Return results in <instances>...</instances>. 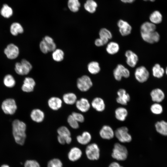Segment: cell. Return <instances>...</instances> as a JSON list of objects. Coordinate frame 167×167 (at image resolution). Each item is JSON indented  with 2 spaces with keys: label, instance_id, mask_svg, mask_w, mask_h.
Wrapping results in <instances>:
<instances>
[{
  "label": "cell",
  "instance_id": "1",
  "mask_svg": "<svg viewBox=\"0 0 167 167\" xmlns=\"http://www.w3.org/2000/svg\"><path fill=\"white\" fill-rule=\"evenodd\" d=\"M12 133L15 141L19 144L23 145L26 137V124L22 121L15 119L12 122Z\"/></svg>",
  "mask_w": 167,
  "mask_h": 167
},
{
  "label": "cell",
  "instance_id": "2",
  "mask_svg": "<svg viewBox=\"0 0 167 167\" xmlns=\"http://www.w3.org/2000/svg\"><path fill=\"white\" fill-rule=\"evenodd\" d=\"M128 154L126 147L119 143H116L114 144L111 154L113 158L119 161H123L127 158Z\"/></svg>",
  "mask_w": 167,
  "mask_h": 167
},
{
  "label": "cell",
  "instance_id": "3",
  "mask_svg": "<svg viewBox=\"0 0 167 167\" xmlns=\"http://www.w3.org/2000/svg\"><path fill=\"white\" fill-rule=\"evenodd\" d=\"M32 68L31 63L27 60L23 59L20 62H17L15 63V69L17 74L24 75L28 74Z\"/></svg>",
  "mask_w": 167,
  "mask_h": 167
},
{
  "label": "cell",
  "instance_id": "4",
  "mask_svg": "<svg viewBox=\"0 0 167 167\" xmlns=\"http://www.w3.org/2000/svg\"><path fill=\"white\" fill-rule=\"evenodd\" d=\"M114 135L121 142L129 143L132 140V137L128 132V129L126 126L118 128L114 132Z\"/></svg>",
  "mask_w": 167,
  "mask_h": 167
},
{
  "label": "cell",
  "instance_id": "5",
  "mask_svg": "<svg viewBox=\"0 0 167 167\" xmlns=\"http://www.w3.org/2000/svg\"><path fill=\"white\" fill-rule=\"evenodd\" d=\"M85 154L88 159L92 161L98 160L100 156V150L98 145L94 143L88 144L86 148Z\"/></svg>",
  "mask_w": 167,
  "mask_h": 167
},
{
  "label": "cell",
  "instance_id": "6",
  "mask_svg": "<svg viewBox=\"0 0 167 167\" xmlns=\"http://www.w3.org/2000/svg\"><path fill=\"white\" fill-rule=\"evenodd\" d=\"M77 87L81 91L85 92L88 91L92 86L93 83L90 78L84 75L79 78L77 80Z\"/></svg>",
  "mask_w": 167,
  "mask_h": 167
},
{
  "label": "cell",
  "instance_id": "7",
  "mask_svg": "<svg viewBox=\"0 0 167 167\" xmlns=\"http://www.w3.org/2000/svg\"><path fill=\"white\" fill-rule=\"evenodd\" d=\"M1 108L5 113L12 115L15 112L17 109V106L14 99L8 98L2 102Z\"/></svg>",
  "mask_w": 167,
  "mask_h": 167
},
{
  "label": "cell",
  "instance_id": "8",
  "mask_svg": "<svg viewBox=\"0 0 167 167\" xmlns=\"http://www.w3.org/2000/svg\"><path fill=\"white\" fill-rule=\"evenodd\" d=\"M113 76L117 81H120L122 77L128 78L130 75L129 70L122 64H118L114 69L113 72Z\"/></svg>",
  "mask_w": 167,
  "mask_h": 167
},
{
  "label": "cell",
  "instance_id": "9",
  "mask_svg": "<svg viewBox=\"0 0 167 167\" xmlns=\"http://www.w3.org/2000/svg\"><path fill=\"white\" fill-rule=\"evenodd\" d=\"M136 80L141 83H144L147 80L149 76V73L147 68L143 66L137 67L134 73Z\"/></svg>",
  "mask_w": 167,
  "mask_h": 167
},
{
  "label": "cell",
  "instance_id": "10",
  "mask_svg": "<svg viewBox=\"0 0 167 167\" xmlns=\"http://www.w3.org/2000/svg\"><path fill=\"white\" fill-rule=\"evenodd\" d=\"M6 57L10 59H14L18 57L19 54L18 47L13 43L8 45L4 50Z\"/></svg>",
  "mask_w": 167,
  "mask_h": 167
},
{
  "label": "cell",
  "instance_id": "11",
  "mask_svg": "<svg viewBox=\"0 0 167 167\" xmlns=\"http://www.w3.org/2000/svg\"><path fill=\"white\" fill-rule=\"evenodd\" d=\"M117 25L121 35L127 36L131 33L132 28L130 24L127 21L120 19L117 22Z\"/></svg>",
  "mask_w": 167,
  "mask_h": 167
},
{
  "label": "cell",
  "instance_id": "12",
  "mask_svg": "<svg viewBox=\"0 0 167 167\" xmlns=\"http://www.w3.org/2000/svg\"><path fill=\"white\" fill-rule=\"evenodd\" d=\"M126 58V62L127 65L131 67H134L137 65L139 61L137 54L131 50H126L125 54Z\"/></svg>",
  "mask_w": 167,
  "mask_h": 167
},
{
  "label": "cell",
  "instance_id": "13",
  "mask_svg": "<svg viewBox=\"0 0 167 167\" xmlns=\"http://www.w3.org/2000/svg\"><path fill=\"white\" fill-rule=\"evenodd\" d=\"M140 34L143 40L150 44L158 42L160 38L159 34L156 31L147 33H140Z\"/></svg>",
  "mask_w": 167,
  "mask_h": 167
},
{
  "label": "cell",
  "instance_id": "14",
  "mask_svg": "<svg viewBox=\"0 0 167 167\" xmlns=\"http://www.w3.org/2000/svg\"><path fill=\"white\" fill-rule=\"evenodd\" d=\"M117 102L122 105H126L130 100V96L126 90L122 88L119 89L117 92Z\"/></svg>",
  "mask_w": 167,
  "mask_h": 167
},
{
  "label": "cell",
  "instance_id": "15",
  "mask_svg": "<svg viewBox=\"0 0 167 167\" xmlns=\"http://www.w3.org/2000/svg\"><path fill=\"white\" fill-rule=\"evenodd\" d=\"M99 134L101 138L105 139H110L114 136V132L111 127L109 126H103L101 129Z\"/></svg>",
  "mask_w": 167,
  "mask_h": 167
},
{
  "label": "cell",
  "instance_id": "16",
  "mask_svg": "<svg viewBox=\"0 0 167 167\" xmlns=\"http://www.w3.org/2000/svg\"><path fill=\"white\" fill-rule=\"evenodd\" d=\"M75 104L76 108L80 112L83 113L89 110L91 106L88 100L85 98H81L77 100Z\"/></svg>",
  "mask_w": 167,
  "mask_h": 167
},
{
  "label": "cell",
  "instance_id": "17",
  "mask_svg": "<svg viewBox=\"0 0 167 167\" xmlns=\"http://www.w3.org/2000/svg\"><path fill=\"white\" fill-rule=\"evenodd\" d=\"M36 85L33 79L30 77H26L22 86V90L25 92H30L33 91Z\"/></svg>",
  "mask_w": 167,
  "mask_h": 167
},
{
  "label": "cell",
  "instance_id": "18",
  "mask_svg": "<svg viewBox=\"0 0 167 167\" xmlns=\"http://www.w3.org/2000/svg\"><path fill=\"white\" fill-rule=\"evenodd\" d=\"M82 155L81 150L77 147H73L69 152L67 156L71 161L75 162L79 160Z\"/></svg>",
  "mask_w": 167,
  "mask_h": 167
},
{
  "label": "cell",
  "instance_id": "19",
  "mask_svg": "<svg viewBox=\"0 0 167 167\" xmlns=\"http://www.w3.org/2000/svg\"><path fill=\"white\" fill-rule=\"evenodd\" d=\"M58 135L63 137L66 140V143L70 144L72 141L71 133L69 129L65 126H62L57 129Z\"/></svg>",
  "mask_w": 167,
  "mask_h": 167
},
{
  "label": "cell",
  "instance_id": "20",
  "mask_svg": "<svg viewBox=\"0 0 167 167\" xmlns=\"http://www.w3.org/2000/svg\"><path fill=\"white\" fill-rule=\"evenodd\" d=\"M62 100L59 97L53 96L49 99L48 101L49 107L53 110H57L62 106Z\"/></svg>",
  "mask_w": 167,
  "mask_h": 167
},
{
  "label": "cell",
  "instance_id": "21",
  "mask_svg": "<svg viewBox=\"0 0 167 167\" xmlns=\"http://www.w3.org/2000/svg\"><path fill=\"white\" fill-rule=\"evenodd\" d=\"M30 116L32 120L37 123L42 122L45 117L44 112L39 109H33L31 112Z\"/></svg>",
  "mask_w": 167,
  "mask_h": 167
},
{
  "label": "cell",
  "instance_id": "22",
  "mask_svg": "<svg viewBox=\"0 0 167 167\" xmlns=\"http://www.w3.org/2000/svg\"><path fill=\"white\" fill-rule=\"evenodd\" d=\"M150 96L153 101L158 103L163 101L165 96L163 92L158 88L152 90L150 93Z\"/></svg>",
  "mask_w": 167,
  "mask_h": 167
},
{
  "label": "cell",
  "instance_id": "23",
  "mask_svg": "<svg viewBox=\"0 0 167 167\" xmlns=\"http://www.w3.org/2000/svg\"><path fill=\"white\" fill-rule=\"evenodd\" d=\"M91 104L92 107L98 112H102L105 109V105L104 101L101 97H96L94 98Z\"/></svg>",
  "mask_w": 167,
  "mask_h": 167
},
{
  "label": "cell",
  "instance_id": "24",
  "mask_svg": "<svg viewBox=\"0 0 167 167\" xmlns=\"http://www.w3.org/2000/svg\"><path fill=\"white\" fill-rule=\"evenodd\" d=\"M92 136L89 132L87 131L83 132L82 133L76 137V140L79 144L85 145L88 144L91 141Z\"/></svg>",
  "mask_w": 167,
  "mask_h": 167
},
{
  "label": "cell",
  "instance_id": "25",
  "mask_svg": "<svg viewBox=\"0 0 167 167\" xmlns=\"http://www.w3.org/2000/svg\"><path fill=\"white\" fill-rule=\"evenodd\" d=\"M99 35V38L103 41L105 45L108 43L109 40L112 39L113 36L111 32L105 28H102L100 30Z\"/></svg>",
  "mask_w": 167,
  "mask_h": 167
},
{
  "label": "cell",
  "instance_id": "26",
  "mask_svg": "<svg viewBox=\"0 0 167 167\" xmlns=\"http://www.w3.org/2000/svg\"><path fill=\"white\" fill-rule=\"evenodd\" d=\"M128 115V111L125 108L123 107H119L115 111V115L116 118L120 121H124Z\"/></svg>",
  "mask_w": 167,
  "mask_h": 167
},
{
  "label": "cell",
  "instance_id": "27",
  "mask_svg": "<svg viewBox=\"0 0 167 167\" xmlns=\"http://www.w3.org/2000/svg\"><path fill=\"white\" fill-rule=\"evenodd\" d=\"M155 25L151 22H145L143 23L140 28V33H147L156 31Z\"/></svg>",
  "mask_w": 167,
  "mask_h": 167
},
{
  "label": "cell",
  "instance_id": "28",
  "mask_svg": "<svg viewBox=\"0 0 167 167\" xmlns=\"http://www.w3.org/2000/svg\"><path fill=\"white\" fill-rule=\"evenodd\" d=\"M156 131L160 134L167 136V122L162 120L157 122L155 124Z\"/></svg>",
  "mask_w": 167,
  "mask_h": 167
},
{
  "label": "cell",
  "instance_id": "29",
  "mask_svg": "<svg viewBox=\"0 0 167 167\" xmlns=\"http://www.w3.org/2000/svg\"><path fill=\"white\" fill-rule=\"evenodd\" d=\"M62 100L65 104L72 105L75 103L77 101V97L74 93L68 92L63 95Z\"/></svg>",
  "mask_w": 167,
  "mask_h": 167
},
{
  "label": "cell",
  "instance_id": "30",
  "mask_svg": "<svg viewBox=\"0 0 167 167\" xmlns=\"http://www.w3.org/2000/svg\"><path fill=\"white\" fill-rule=\"evenodd\" d=\"M119 44L114 41L108 43L106 48L107 52L110 55H114L117 54L119 51Z\"/></svg>",
  "mask_w": 167,
  "mask_h": 167
},
{
  "label": "cell",
  "instance_id": "31",
  "mask_svg": "<svg viewBox=\"0 0 167 167\" xmlns=\"http://www.w3.org/2000/svg\"><path fill=\"white\" fill-rule=\"evenodd\" d=\"M87 69L88 72L92 75L96 74L101 71L99 63L96 61H92L89 62L87 65Z\"/></svg>",
  "mask_w": 167,
  "mask_h": 167
},
{
  "label": "cell",
  "instance_id": "32",
  "mask_svg": "<svg viewBox=\"0 0 167 167\" xmlns=\"http://www.w3.org/2000/svg\"><path fill=\"white\" fill-rule=\"evenodd\" d=\"M10 31L11 34L16 36L18 34L22 33L24 32V29L22 26L18 22H14L11 24Z\"/></svg>",
  "mask_w": 167,
  "mask_h": 167
},
{
  "label": "cell",
  "instance_id": "33",
  "mask_svg": "<svg viewBox=\"0 0 167 167\" xmlns=\"http://www.w3.org/2000/svg\"><path fill=\"white\" fill-rule=\"evenodd\" d=\"M162 19V16L161 13L158 11L153 12L149 16V20L150 22L154 24H158L161 23Z\"/></svg>",
  "mask_w": 167,
  "mask_h": 167
},
{
  "label": "cell",
  "instance_id": "34",
  "mask_svg": "<svg viewBox=\"0 0 167 167\" xmlns=\"http://www.w3.org/2000/svg\"><path fill=\"white\" fill-rule=\"evenodd\" d=\"M97 6V3L93 0H87L84 4L85 9L91 13L96 11Z\"/></svg>",
  "mask_w": 167,
  "mask_h": 167
},
{
  "label": "cell",
  "instance_id": "35",
  "mask_svg": "<svg viewBox=\"0 0 167 167\" xmlns=\"http://www.w3.org/2000/svg\"><path fill=\"white\" fill-rule=\"evenodd\" d=\"M1 15L3 17L8 18L13 15V11L12 8L7 4H4L0 11Z\"/></svg>",
  "mask_w": 167,
  "mask_h": 167
},
{
  "label": "cell",
  "instance_id": "36",
  "mask_svg": "<svg viewBox=\"0 0 167 167\" xmlns=\"http://www.w3.org/2000/svg\"><path fill=\"white\" fill-rule=\"evenodd\" d=\"M64 53L61 49H56L53 52L52 57L53 59L57 62L62 61L64 58Z\"/></svg>",
  "mask_w": 167,
  "mask_h": 167
},
{
  "label": "cell",
  "instance_id": "37",
  "mask_svg": "<svg viewBox=\"0 0 167 167\" xmlns=\"http://www.w3.org/2000/svg\"><path fill=\"white\" fill-rule=\"evenodd\" d=\"M152 72L154 77L159 78L163 76L165 71L164 69L159 64H156L152 68Z\"/></svg>",
  "mask_w": 167,
  "mask_h": 167
},
{
  "label": "cell",
  "instance_id": "38",
  "mask_svg": "<svg viewBox=\"0 0 167 167\" xmlns=\"http://www.w3.org/2000/svg\"><path fill=\"white\" fill-rule=\"evenodd\" d=\"M3 83L7 87L11 88L15 86V81L13 76L10 74L6 75L3 79Z\"/></svg>",
  "mask_w": 167,
  "mask_h": 167
},
{
  "label": "cell",
  "instance_id": "39",
  "mask_svg": "<svg viewBox=\"0 0 167 167\" xmlns=\"http://www.w3.org/2000/svg\"><path fill=\"white\" fill-rule=\"evenodd\" d=\"M80 3L79 0H68V6L69 8L72 12L78 11L80 6Z\"/></svg>",
  "mask_w": 167,
  "mask_h": 167
},
{
  "label": "cell",
  "instance_id": "40",
  "mask_svg": "<svg viewBox=\"0 0 167 167\" xmlns=\"http://www.w3.org/2000/svg\"><path fill=\"white\" fill-rule=\"evenodd\" d=\"M151 112L155 114H161L163 112V109L161 105L158 103L153 104L151 106Z\"/></svg>",
  "mask_w": 167,
  "mask_h": 167
},
{
  "label": "cell",
  "instance_id": "41",
  "mask_svg": "<svg viewBox=\"0 0 167 167\" xmlns=\"http://www.w3.org/2000/svg\"><path fill=\"white\" fill-rule=\"evenodd\" d=\"M47 167H63V164L60 159L54 158L48 162Z\"/></svg>",
  "mask_w": 167,
  "mask_h": 167
},
{
  "label": "cell",
  "instance_id": "42",
  "mask_svg": "<svg viewBox=\"0 0 167 167\" xmlns=\"http://www.w3.org/2000/svg\"><path fill=\"white\" fill-rule=\"evenodd\" d=\"M67 122L70 127L74 129L79 128V123L74 118L71 114L67 118Z\"/></svg>",
  "mask_w": 167,
  "mask_h": 167
},
{
  "label": "cell",
  "instance_id": "43",
  "mask_svg": "<svg viewBox=\"0 0 167 167\" xmlns=\"http://www.w3.org/2000/svg\"><path fill=\"white\" fill-rule=\"evenodd\" d=\"M71 115L79 123H82L84 121V117L80 113L74 112L72 113Z\"/></svg>",
  "mask_w": 167,
  "mask_h": 167
},
{
  "label": "cell",
  "instance_id": "44",
  "mask_svg": "<svg viewBox=\"0 0 167 167\" xmlns=\"http://www.w3.org/2000/svg\"><path fill=\"white\" fill-rule=\"evenodd\" d=\"M24 167H41L39 163L35 160H28L25 162Z\"/></svg>",
  "mask_w": 167,
  "mask_h": 167
},
{
  "label": "cell",
  "instance_id": "45",
  "mask_svg": "<svg viewBox=\"0 0 167 167\" xmlns=\"http://www.w3.org/2000/svg\"><path fill=\"white\" fill-rule=\"evenodd\" d=\"M39 48L43 54H46L49 52L46 44L43 40L40 43Z\"/></svg>",
  "mask_w": 167,
  "mask_h": 167
},
{
  "label": "cell",
  "instance_id": "46",
  "mask_svg": "<svg viewBox=\"0 0 167 167\" xmlns=\"http://www.w3.org/2000/svg\"><path fill=\"white\" fill-rule=\"evenodd\" d=\"M94 44L97 47L102 46L105 45L103 41L99 37L95 40Z\"/></svg>",
  "mask_w": 167,
  "mask_h": 167
},
{
  "label": "cell",
  "instance_id": "47",
  "mask_svg": "<svg viewBox=\"0 0 167 167\" xmlns=\"http://www.w3.org/2000/svg\"><path fill=\"white\" fill-rule=\"evenodd\" d=\"M45 43H50L54 42L53 39L48 36H45L42 39Z\"/></svg>",
  "mask_w": 167,
  "mask_h": 167
},
{
  "label": "cell",
  "instance_id": "48",
  "mask_svg": "<svg viewBox=\"0 0 167 167\" xmlns=\"http://www.w3.org/2000/svg\"><path fill=\"white\" fill-rule=\"evenodd\" d=\"M57 139L58 142L61 144L64 145L66 143L65 138L60 136H58Z\"/></svg>",
  "mask_w": 167,
  "mask_h": 167
},
{
  "label": "cell",
  "instance_id": "49",
  "mask_svg": "<svg viewBox=\"0 0 167 167\" xmlns=\"http://www.w3.org/2000/svg\"><path fill=\"white\" fill-rule=\"evenodd\" d=\"M109 167H123L118 162H113L111 163L109 165Z\"/></svg>",
  "mask_w": 167,
  "mask_h": 167
},
{
  "label": "cell",
  "instance_id": "50",
  "mask_svg": "<svg viewBox=\"0 0 167 167\" xmlns=\"http://www.w3.org/2000/svg\"><path fill=\"white\" fill-rule=\"evenodd\" d=\"M121 1L122 2L125 3H131L134 2L133 0H121Z\"/></svg>",
  "mask_w": 167,
  "mask_h": 167
},
{
  "label": "cell",
  "instance_id": "51",
  "mask_svg": "<svg viewBox=\"0 0 167 167\" xmlns=\"http://www.w3.org/2000/svg\"><path fill=\"white\" fill-rule=\"evenodd\" d=\"M1 167H10V166L7 165H2Z\"/></svg>",
  "mask_w": 167,
  "mask_h": 167
},
{
  "label": "cell",
  "instance_id": "52",
  "mask_svg": "<svg viewBox=\"0 0 167 167\" xmlns=\"http://www.w3.org/2000/svg\"><path fill=\"white\" fill-rule=\"evenodd\" d=\"M143 0L145 1H150L151 2H153L155 1L156 0Z\"/></svg>",
  "mask_w": 167,
  "mask_h": 167
},
{
  "label": "cell",
  "instance_id": "53",
  "mask_svg": "<svg viewBox=\"0 0 167 167\" xmlns=\"http://www.w3.org/2000/svg\"><path fill=\"white\" fill-rule=\"evenodd\" d=\"M165 72H166V75H167V67H166V69Z\"/></svg>",
  "mask_w": 167,
  "mask_h": 167
}]
</instances>
